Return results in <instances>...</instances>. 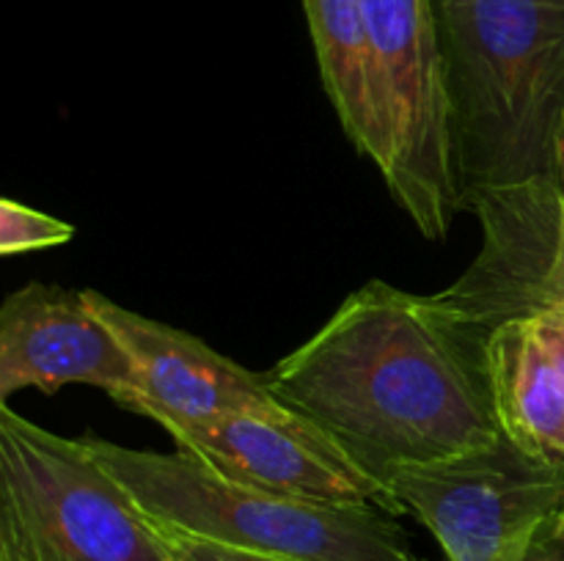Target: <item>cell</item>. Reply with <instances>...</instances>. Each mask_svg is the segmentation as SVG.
Segmentation results:
<instances>
[{"label":"cell","instance_id":"cell-5","mask_svg":"<svg viewBox=\"0 0 564 561\" xmlns=\"http://www.w3.org/2000/svg\"><path fill=\"white\" fill-rule=\"evenodd\" d=\"M378 110V165L391 198L427 240L463 212L455 130L435 0H364Z\"/></svg>","mask_w":564,"mask_h":561},{"label":"cell","instance_id":"cell-4","mask_svg":"<svg viewBox=\"0 0 564 561\" xmlns=\"http://www.w3.org/2000/svg\"><path fill=\"white\" fill-rule=\"evenodd\" d=\"M0 561H174L88 449L0 405Z\"/></svg>","mask_w":564,"mask_h":561},{"label":"cell","instance_id":"cell-7","mask_svg":"<svg viewBox=\"0 0 564 561\" xmlns=\"http://www.w3.org/2000/svg\"><path fill=\"white\" fill-rule=\"evenodd\" d=\"M176 449L207 471L264 493L341 506H380L405 515L386 484L369 476L301 413H226L163 427Z\"/></svg>","mask_w":564,"mask_h":561},{"label":"cell","instance_id":"cell-3","mask_svg":"<svg viewBox=\"0 0 564 561\" xmlns=\"http://www.w3.org/2000/svg\"><path fill=\"white\" fill-rule=\"evenodd\" d=\"M105 471L152 522L209 542L292 561H427L394 515L242 487L176 449H127L86 435Z\"/></svg>","mask_w":564,"mask_h":561},{"label":"cell","instance_id":"cell-6","mask_svg":"<svg viewBox=\"0 0 564 561\" xmlns=\"http://www.w3.org/2000/svg\"><path fill=\"white\" fill-rule=\"evenodd\" d=\"M389 493L438 539L449 561H527L564 506V468L501 435L482 449L402 468L389 479Z\"/></svg>","mask_w":564,"mask_h":561},{"label":"cell","instance_id":"cell-15","mask_svg":"<svg viewBox=\"0 0 564 561\" xmlns=\"http://www.w3.org/2000/svg\"><path fill=\"white\" fill-rule=\"evenodd\" d=\"M551 185H554L556 201H560V212L564 215V119H562V127H560V135H556L554 168H551Z\"/></svg>","mask_w":564,"mask_h":561},{"label":"cell","instance_id":"cell-13","mask_svg":"<svg viewBox=\"0 0 564 561\" xmlns=\"http://www.w3.org/2000/svg\"><path fill=\"white\" fill-rule=\"evenodd\" d=\"M154 528H158V534L163 537L165 548H169L171 559L174 561H292V559H279V556L251 553V550L209 542V539L191 537V534L174 531V528H163L158 526V522H154Z\"/></svg>","mask_w":564,"mask_h":561},{"label":"cell","instance_id":"cell-14","mask_svg":"<svg viewBox=\"0 0 564 561\" xmlns=\"http://www.w3.org/2000/svg\"><path fill=\"white\" fill-rule=\"evenodd\" d=\"M527 561H564V528L556 522V515L540 531Z\"/></svg>","mask_w":564,"mask_h":561},{"label":"cell","instance_id":"cell-1","mask_svg":"<svg viewBox=\"0 0 564 561\" xmlns=\"http://www.w3.org/2000/svg\"><path fill=\"white\" fill-rule=\"evenodd\" d=\"M485 346L488 330L441 292L413 295L375 278L268 380L290 410L389 487L402 468L501 438Z\"/></svg>","mask_w":564,"mask_h":561},{"label":"cell","instance_id":"cell-9","mask_svg":"<svg viewBox=\"0 0 564 561\" xmlns=\"http://www.w3.org/2000/svg\"><path fill=\"white\" fill-rule=\"evenodd\" d=\"M86 297L135 366L138 383L121 405L124 410L169 427L226 413H275L286 407L270 388L268 374L240 366L198 336L130 311L94 289H86Z\"/></svg>","mask_w":564,"mask_h":561},{"label":"cell","instance_id":"cell-10","mask_svg":"<svg viewBox=\"0 0 564 561\" xmlns=\"http://www.w3.org/2000/svg\"><path fill=\"white\" fill-rule=\"evenodd\" d=\"M488 380L501 435L564 468V306H538L488 333Z\"/></svg>","mask_w":564,"mask_h":561},{"label":"cell","instance_id":"cell-8","mask_svg":"<svg viewBox=\"0 0 564 561\" xmlns=\"http://www.w3.org/2000/svg\"><path fill=\"white\" fill-rule=\"evenodd\" d=\"M80 383L124 405L135 366L88 302L86 289L33 284L11 292L0 308V405L20 391L55 394Z\"/></svg>","mask_w":564,"mask_h":561},{"label":"cell","instance_id":"cell-16","mask_svg":"<svg viewBox=\"0 0 564 561\" xmlns=\"http://www.w3.org/2000/svg\"><path fill=\"white\" fill-rule=\"evenodd\" d=\"M556 522H560V526L564 528V506H562L560 512H556Z\"/></svg>","mask_w":564,"mask_h":561},{"label":"cell","instance_id":"cell-11","mask_svg":"<svg viewBox=\"0 0 564 561\" xmlns=\"http://www.w3.org/2000/svg\"><path fill=\"white\" fill-rule=\"evenodd\" d=\"M317 53L319 77L347 141L378 157V110L369 75L364 0H301Z\"/></svg>","mask_w":564,"mask_h":561},{"label":"cell","instance_id":"cell-12","mask_svg":"<svg viewBox=\"0 0 564 561\" xmlns=\"http://www.w3.org/2000/svg\"><path fill=\"white\" fill-rule=\"evenodd\" d=\"M72 237H75V226L55 215L28 207L14 198L0 201V253L3 256L66 245L72 242Z\"/></svg>","mask_w":564,"mask_h":561},{"label":"cell","instance_id":"cell-2","mask_svg":"<svg viewBox=\"0 0 564 561\" xmlns=\"http://www.w3.org/2000/svg\"><path fill=\"white\" fill-rule=\"evenodd\" d=\"M463 207L551 176L564 119V0H435Z\"/></svg>","mask_w":564,"mask_h":561}]
</instances>
